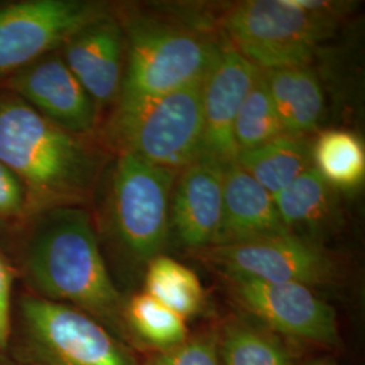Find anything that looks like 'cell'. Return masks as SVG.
Instances as JSON below:
<instances>
[{
    "label": "cell",
    "mask_w": 365,
    "mask_h": 365,
    "mask_svg": "<svg viewBox=\"0 0 365 365\" xmlns=\"http://www.w3.org/2000/svg\"><path fill=\"white\" fill-rule=\"evenodd\" d=\"M0 161L24 182L30 214L73 206L99 170L88 145L19 98L0 99Z\"/></svg>",
    "instance_id": "6da1fadb"
},
{
    "label": "cell",
    "mask_w": 365,
    "mask_h": 365,
    "mask_svg": "<svg viewBox=\"0 0 365 365\" xmlns=\"http://www.w3.org/2000/svg\"><path fill=\"white\" fill-rule=\"evenodd\" d=\"M27 269L53 300H66L95 319L122 327V298L86 210L64 206L42 212L27 250Z\"/></svg>",
    "instance_id": "7a4b0ae2"
},
{
    "label": "cell",
    "mask_w": 365,
    "mask_h": 365,
    "mask_svg": "<svg viewBox=\"0 0 365 365\" xmlns=\"http://www.w3.org/2000/svg\"><path fill=\"white\" fill-rule=\"evenodd\" d=\"M122 26L126 68L117 108L205 80L221 52V43L203 29L164 16L130 14Z\"/></svg>",
    "instance_id": "3957f363"
},
{
    "label": "cell",
    "mask_w": 365,
    "mask_h": 365,
    "mask_svg": "<svg viewBox=\"0 0 365 365\" xmlns=\"http://www.w3.org/2000/svg\"><path fill=\"white\" fill-rule=\"evenodd\" d=\"M346 6L319 0H247L225 13L222 29L235 51L262 71L309 66Z\"/></svg>",
    "instance_id": "277c9868"
},
{
    "label": "cell",
    "mask_w": 365,
    "mask_h": 365,
    "mask_svg": "<svg viewBox=\"0 0 365 365\" xmlns=\"http://www.w3.org/2000/svg\"><path fill=\"white\" fill-rule=\"evenodd\" d=\"M203 80L128 108H117L110 137L130 153L175 170L195 161L203 145Z\"/></svg>",
    "instance_id": "5b68a950"
},
{
    "label": "cell",
    "mask_w": 365,
    "mask_h": 365,
    "mask_svg": "<svg viewBox=\"0 0 365 365\" xmlns=\"http://www.w3.org/2000/svg\"><path fill=\"white\" fill-rule=\"evenodd\" d=\"M176 170L120 153L113 173L111 220L119 241L134 259L152 260L170 235V199Z\"/></svg>",
    "instance_id": "8992f818"
},
{
    "label": "cell",
    "mask_w": 365,
    "mask_h": 365,
    "mask_svg": "<svg viewBox=\"0 0 365 365\" xmlns=\"http://www.w3.org/2000/svg\"><path fill=\"white\" fill-rule=\"evenodd\" d=\"M191 253L217 268L222 276L298 283L307 287L327 286L339 280V265L321 244L291 233L211 245Z\"/></svg>",
    "instance_id": "52a82bcc"
},
{
    "label": "cell",
    "mask_w": 365,
    "mask_h": 365,
    "mask_svg": "<svg viewBox=\"0 0 365 365\" xmlns=\"http://www.w3.org/2000/svg\"><path fill=\"white\" fill-rule=\"evenodd\" d=\"M230 298L274 333L322 346H337L339 329L334 309L312 287L269 283L242 276H223Z\"/></svg>",
    "instance_id": "ba28073f"
},
{
    "label": "cell",
    "mask_w": 365,
    "mask_h": 365,
    "mask_svg": "<svg viewBox=\"0 0 365 365\" xmlns=\"http://www.w3.org/2000/svg\"><path fill=\"white\" fill-rule=\"evenodd\" d=\"M103 14L105 6L81 0H30L0 9V75L38 61Z\"/></svg>",
    "instance_id": "9c48e42d"
},
{
    "label": "cell",
    "mask_w": 365,
    "mask_h": 365,
    "mask_svg": "<svg viewBox=\"0 0 365 365\" xmlns=\"http://www.w3.org/2000/svg\"><path fill=\"white\" fill-rule=\"evenodd\" d=\"M24 314L30 331L61 365H134L105 327L76 307L29 298Z\"/></svg>",
    "instance_id": "30bf717a"
},
{
    "label": "cell",
    "mask_w": 365,
    "mask_h": 365,
    "mask_svg": "<svg viewBox=\"0 0 365 365\" xmlns=\"http://www.w3.org/2000/svg\"><path fill=\"white\" fill-rule=\"evenodd\" d=\"M230 43L222 45L214 66L203 80V145L200 156L211 157L223 165L237 161L235 118L250 87L260 73Z\"/></svg>",
    "instance_id": "8fae6325"
},
{
    "label": "cell",
    "mask_w": 365,
    "mask_h": 365,
    "mask_svg": "<svg viewBox=\"0 0 365 365\" xmlns=\"http://www.w3.org/2000/svg\"><path fill=\"white\" fill-rule=\"evenodd\" d=\"M9 84L24 102L68 133L93 129L98 107L61 57L41 58L19 69Z\"/></svg>",
    "instance_id": "7c38bea8"
},
{
    "label": "cell",
    "mask_w": 365,
    "mask_h": 365,
    "mask_svg": "<svg viewBox=\"0 0 365 365\" xmlns=\"http://www.w3.org/2000/svg\"><path fill=\"white\" fill-rule=\"evenodd\" d=\"M64 63L95 106L118 101L126 52L122 22L106 13L66 39Z\"/></svg>",
    "instance_id": "4fadbf2b"
},
{
    "label": "cell",
    "mask_w": 365,
    "mask_h": 365,
    "mask_svg": "<svg viewBox=\"0 0 365 365\" xmlns=\"http://www.w3.org/2000/svg\"><path fill=\"white\" fill-rule=\"evenodd\" d=\"M226 167L211 157L199 156L182 168L173 187L170 227L190 250L211 247L217 241Z\"/></svg>",
    "instance_id": "5bb4252c"
},
{
    "label": "cell",
    "mask_w": 365,
    "mask_h": 365,
    "mask_svg": "<svg viewBox=\"0 0 365 365\" xmlns=\"http://www.w3.org/2000/svg\"><path fill=\"white\" fill-rule=\"evenodd\" d=\"M274 195L237 163L225 170L220 233L214 245L287 235Z\"/></svg>",
    "instance_id": "9a60e30c"
},
{
    "label": "cell",
    "mask_w": 365,
    "mask_h": 365,
    "mask_svg": "<svg viewBox=\"0 0 365 365\" xmlns=\"http://www.w3.org/2000/svg\"><path fill=\"white\" fill-rule=\"evenodd\" d=\"M274 200L288 233L317 244L339 222L337 190L314 167L274 195Z\"/></svg>",
    "instance_id": "2e32d148"
},
{
    "label": "cell",
    "mask_w": 365,
    "mask_h": 365,
    "mask_svg": "<svg viewBox=\"0 0 365 365\" xmlns=\"http://www.w3.org/2000/svg\"><path fill=\"white\" fill-rule=\"evenodd\" d=\"M262 72L284 133L306 137L315 130L325 115L327 101L313 69L299 66Z\"/></svg>",
    "instance_id": "e0dca14e"
},
{
    "label": "cell",
    "mask_w": 365,
    "mask_h": 365,
    "mask_svg": "<svg viewBox=\"0 0 365 365\" xmlns=\"http://www.w3.org/2000/svg\"><path fill=\"white\" fill-rule=\"evenodd\" d=\"M272 195L313 168V144L303 135L282 134L267 144L242 150L235 161Z\"/></svg>",
    "instance_id": "ac0fdd59"
},
{
    "label": "cell",
    "mask_w": 365,
    "mask_h": 365,
    "mask_svg": "<svg viewBox=\"0 0 365 365\" xmlns=\"http://www.w3.org/2000/svg\"><path fill=\"white\" fill-rule=\"evenodd\" d=\"M145 292L184 319L200 313L206 303L205 289L195 272L163 255L148 261Z\"/></svg>",
    "instance_id": "d6986e66"
},
{
    "label": "cell",
    "mask_w": 365,
    "mask_h": 365,
    "mask_svg": "<svg viewBox=\"0 0 365 365\" xmlns=\"http://www.w3.org/2000/svg\"><path fill=\"white\" fill-rule=\"evenodd\" d=\"M313 167L334 190H356L365 178L363 143L351 131H324L313 144Z\"/></svg>",
    "instance_id": "ffe728a7"
},
{
    "label": "cell",
    "mask_w": 365,
    "mask_h": 365,
    "mask_svg": "<svg viewBox=\"0 0 365 365\" xmlns=\"http://www.w3.org/2000/svg\"><path fill=\"white\" fill-rule=\"evenodd\" d=\"M221 365H294L274 333L240 318L226 322L220 337Z\"/></svg>",
    "instance_id": "44dd1931"
},
{
    "label": "cell",
    "mask_w": 365,
    "mask_h": 365,
    "mask_svg": "<svg viewBox=\"0 0 365 365\" xmlns=\"http://www.w3.org/2000/svg\"><path fill=\"white\" fill-rule=\"evenodd\" d=\"M125 319L141 341L156 351L173 348L188 337L185 319L145 291L125 306Z\"/></svg>",
    "instance_id": "7402d4cb"
},
{
    "label": "cell",
    "mask_w": 365,
    "mask_h": 365,
    "mask_svg": "<svg viewBox=\"0 0 365 365\" xmlns=\"http://www.w3.org/2000/svg\"><path fill=\"white\" fill-rule=\"evenodd\" d=\"M284 134L282 120L268 90L264 72L250 87L238 110L235 123V141L238 152L267 144Z\"/></svg>",
    "instance_id": "603a6c76"
},
{
    "label": "cell",
    "mask_w": 365,
    "mask_h": 365,
    "mask_svg": "<svg viewBox=\"0 0 365 365\" xmlns=\"http://www.w3.org/2000/svg\"><path fill=\"white\" fill-rule=\"evenodd\" d=\"M145 365H221L220 336L214 333L188 336L173 348L157 351Z\"/></svg>",
    "instance_id": "cb8c5ba5"
},
{
    "label": "cell",
    "mask_w": 365,
    "mask_h": 365,
    "mask_svg": "<svg viewBox=\"0 0 365 365\" xmlns=\"http://www.w3.org/2000/svg\"><path fill=\"white\" fill-rule=\"evenodd\" d=\"M30 214L24 182L0 161V221L15 220Z\"/></svg>",
    "instance_id": "d4e9b609"
},
{
    "label": "cell",
    "mask_w": 365,
    "mask_h": 365,
    "mask_svg": "<svg viewBox=\"0 0 365 365\" xmlns=\"http://www.w3.org/2000/svg\"><path fill=\"white\" fill-rule=\"evenodd\" d=\"M11 272L7 262L0 256V348H6L10 337L11 309Z\"/></svg>",
    "instance_id": "484cf974"
},
{
    "label": "cell",
    "mask_w": 365,
    "mask_h": 365,
    "mask_svg": "<svg viewBox=\"0 0 365 365\" xmlns=\"http://www.w3.org/2000/svg\"><path fill=\"white\" fill-rule=\"evenodd\" d=\"M319 365H330V364H319Z\"/></svg>",
    "instance_id": "4316f807"
}]
</instances>
